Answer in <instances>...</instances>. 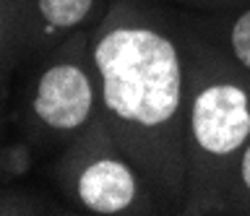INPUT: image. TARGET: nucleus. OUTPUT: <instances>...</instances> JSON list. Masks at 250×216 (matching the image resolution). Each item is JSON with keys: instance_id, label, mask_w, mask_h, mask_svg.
Masks as SVG:
<instances>
[{"instance_id": "obj_4", "label": "nucleus", "mask_w": 250, "mask_h": 216, "mask_svg": "<svg viewBox=\"0 0 250 216\" xmlns=\"http://www.w3.org/2000/svg\"><path fill=\"white\" fill-rule=\"evenodd\" d=\"M58 177L73 203L89 214H164L146 175L115 143L102 118L65 149Z\"/></svg>"}, {"instance_id": "obj_9", "label": "nucleus", "mask_w": 250, "mask_h": 216, "mask_svg": "<svg viewBox=\"0 0 250 216\" xmlns=\"http://www.w3.org/2000/svg\"><path fill=\"white\" fill-rule=\"evenodd\" d=\"M227 214H250V141L240 154L234 180L227 200Z\"/></svg>"}, {"instance_id": "obj_1", "label": "nucleus", "mask_w": 250, "mask_h": 216, "mask_svg": "<svg viewBox=\"0 0 250 216\" xmlns=\"http://www.w3.org/2000/svg\"><path fill=\"white\" fill-rule=\"evenodd\" d=\"M102 112L164 214L185 208L188 52L183 13L164 0H109L89 29Z\"/></svg>"}, {"instance_id": "obj_10", "label": "nucleus", "mask_w": 250, "mask_h": 216, "mask_svg": "<svg viewBox=\"0 0 250 216\" xmlns=\"http://www.w3.org/2000/svg\"><path fill=\"white\" fill-rule=\"evenodd\" d=\"M175 8L195 16H216V13H229L234 8H242L250 0H169Z\"/></svg>"}, {"instance_id": "obj_2", "label": "nucleus", "mask_w": 250, "mask_h": 216, "mask_svg": "<svg viewBox=\"0 0 250 216\" xmlns=\"http://www.w3.org/2000/svg\"><path fill=\"white\" fill-rule=\"evenodd\" d=\"M183 13L188 52L185 208L183 214H227L234 169L250 141V73Z\"/></svg>"}, {"instance_id": "obj_3", "label": "nucleus", "mask_w": 250, "mask_h": 216, "mask_svg": "<svg viewBox=\"0 0 250 216\" xmlns=\"http://www.w3.org/2000/svg\"><path fill=\"white\" fill-rule=\"evenodd\" d=\"M13 125L34 151H62L99 120L102 97L89 52V29L70 34L39 60L29 89L21 94Z\"/></svg>"}, {"instance_id": "obj_5", "label": "nucleus", "mask_w": 250, "mask_h": 216, "mask_svg": "<svg viewBox=\"0 0 250 216\" xmlns=\"http://www.w3.org/2000/svg\"><path fill=\"white\" fill-rule=\"evenodd\" d=\"M44 58L42 24L34 0H0V141L13 128L19 71Z\"/></svg>"}, {"instance_id": "obj_8", "label": "nucleus", "mask_w": 250, "mask_h": 216, "mask_svg": "<svg viewBox=\"0 0 250 216\" xmlns=\"http://www.w3.org/2000/svg\"><path fill=\"white\" fill-rule=\"evenodd\" d=\"M37 151L31 149L29 141L23 138H5L0 141V185H11L29 175L34 167Z\"/></svg>"}, {"instance_id": "obj_6", "label": "nucleus", "mask_w": 250, "mask_h": 216, "mask_svg": "<svg viewBox=\"0 0 250 216\" xmlns=\"http://www.w3.org/2000/svg\"><path fill=\"white\" fill-rule=\"evenodd\" d=\"M109 0H34L42 24L44 55L70 34L91 29L107 11Z\"/></svg>"}, {"instance_id": "obj_7", "label": "nucleus", "mask_w": 250, "mask_h": 216, "mask_svg": "<svg viewBox=\"0 0 250 216\" xmlns=\"http://www.w3.org/2000/svg\"><path fill=\"white\" fill-rule=\"evenodd\" d=\"M195 16V13H193ZM211 39L237 63L242 71L250 73V3L229 13L216 16H195Z\"/></svg>"}]
</instances>
